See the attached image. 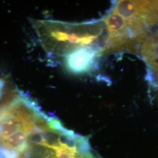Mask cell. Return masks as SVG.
<instances>
[{
    "mask_svg": "<svg viewBox=\"0 0 158 158\" xmlns=\"http://www.w3.org/2000/svg\"><path fill=\"white\" fill-rule=\"evenodd\" d=\"M100 52L90 48L75 50L63 58V66L66 71L73 74L90 73L96 68Z\"/></svg>",
    "mask_w": 158,
    "mask_h": 158,
    "instance_id": "6da1fadb",
    "label": "cell"
},
{
    "mask_svg": "<svg viewBox=\"0 0 158 158\" xmlns=\"http://www.w3.org/2000/svg\"><path fill=\"white\" fill-rule=\"evenodd\" d=\"M138 53L147 64L153 79L158 83V29L147 35Z\"/></svg>",
    "mask_w": 158,
    "mask_h": 158,
    "instance_id": "7a4b0ae2",
    "label": "cell"
},
{
    "mask_svg": "<svg viewBox=\"0 0 158 158\" xmlns=\"http://www.w3.org/2000/svg\"><path fill=\"white\" fill-rule=\"evenodd\" d=\"M59 124H61V123H60V122L59 120H57V119H55L54 120V121H53V125L52 126V127H51V128H50V130H51V128H53L54 127H56V126H57V125H58ZM48 132H47V134H48ZM46 135H47V134H46ZM44 140H45V139H44ZM34 148L32 147V148H31L29 149V150L28 151V158H31V149H33Z\"/></svg>",
    "mask_w": 158,
    "mask_h": 158,
    "instance_id": "3957f363",
    "label": "cell"
}]
</instances>
